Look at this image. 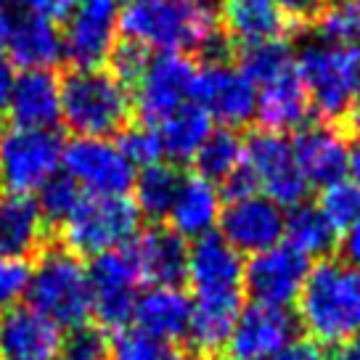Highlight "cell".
Returning a JSON list of instances; mask_svg holds the SVG:
<instances>
[{"mask_svg": "<svg viewBox=\"0 0 360 360\" xmlns=\"http://www.w3.org/2000/svg\"><path fill=\"white\" fill-rule=\"evenodd\" d=\"M186 281L193 294V313L186 339L204 358L225 349L244 300V259L217 233L188 247Z\"/></svg>", "mask_w": 360, "mask_h": 360, "instance_id": "obj_1", "label": "cell"}, {"mask_svg": "<svg viewBox=\"0 0 360 360\" xmlns=\"http://www.w3.org/2000/svg\"><path fill=\"white\" fill-rule=\"evenodd\" d=\"M120 32L143 51H204L212 56L210 61L223 58L214 13L202 0H127L120 13Z\"/></svg>", "mask_w": 360, "mask_h": 360, "instance_id": "obj_2", "label": "cell"}, {"mask_svg": "<svg viewBox=\"0 0 360 360\" xmlns=\"http://www.w3.org/2000/svg\"><path fill=\"white\" fill-rule=\"evenodd\" d=\"M297 321L313 345L337 347L360 337V270L347 259H321L297 300Z\"/></svg>", "mask_w": 360, "mask_h": 360, "instance_id": "obj_3", "label": "cell"}, {"mask_svg": "<svg viewBox=\"0 0 360 360\" xmlns=\"http://www.w3.org/2000/svg\"><path fill=\"white\" fill-rule=\"evenodd\" d=\"M297 72L310 98V109L326 122H347L360 109V48L328 40L302 45Z\"/></svg>", "mask_w": 360, "mask_h": 360, "instance_id": "obj_4", "label": "cell"}, {"mask_svg": "<svg viewBox=\"0 0 360 360\" xmlns=\"http://www.w3.org/2000/svg\"><path fill=\"white\" fill-rule=\"evenodd\" d=\"M133 96L112 72L72 69L61 79V122L77 138H109L130 124Z\"/></svg>", "mask_w": 360, "mask_h": 360, "instance_id": "obj_5", "label": "cell"}, {"mask_svg": "<svg viewBox=\"0 0 360 360\" xmlns=\"http://www.w3.org/2000/svg\"><path fill=\"white\" fill-rule=\"evenodd\" d=\"M27 302L58 328H77L90 318V281L85 262L67 247H48L30 268Z\"/></svg>", "mask_w": 360, "mask_h": 360, "instance_id": "obj_6", "label": "cell"}, {"mask_svg": "<svg viewBox=\"0 0 360 360\" xmlns=\"http://www.w3.org/2000/svg\"><path fill=\"white\" fill-rule=\"evenodd\" d=\"M141 212L127 196H82L61 225V238L77 257H101L133 244L141 233Z\"/></svg>", "mask_w": 360, "mask_h": 360, "instance_id": "obj_7", "label": "cell"}, {"mask_svg": "<svg viewBox=\"0 0 360 360\" xmlns=\"http://www.w3.org/2000/svg\"><path fill=\"white\" fill-rule=\"evenodd\" d=\"M64 141L56 130L6 127L0 133V188L3 193L30 196L58 175Z\"/></svg>", "mask_w": 360, "mask_h": 360, "instance_id": "obj_8", "label": "cell"}, {"mask_svg": "<svg viewBox=\"0 0 360 360\" xmlns=\"http://www.w3.org/2000/svg\"><path fill=\"white\" fill-rule=\"evenodd\" d=\"M244 167L252 172L257 191L281 210H294L307 199V180L297 167L292 143L283 133L255 130L244 138Z\"/></svg>", "mask_w": 360, "mask_h": 360, "instance_id": "obj_9", "label": "cell"}, {"mask_svg": "<svg viewBox=\"0 0 360 360\" xmlns=\"http://www.w3.org/2000/svg\"><path fill=\"white\" fill-rule=\"evenodd\" d=\"M90 281V313L98 318L103 328L120 331L133 321L138 286H141V270L135 262L130 244L122 249L106 252L101 257H93L88 268Z\"/></svg>", "mask_w": 360, "mask_h": 360, "instance_id": "obj_10", "label": "cell"}, {"mask_svg": "<svg viewBox=\"0 0 360 360\" xmlns=\"http://www.w3.org/2000/svg\"><path fill=\"white\" fill-rule=\"evenodd\" d=\"M191 101L204 109L212 122L228 130H238L257 117V88L225 58L207 61L196 69Z\"/></svg>", "mask_w": 360, "mask_h": 360, "instance_id": "obj_11", "label": "cell"}, {"mask_svg": "<svg viewBox=\"0 0 360 360\" xmlns=\"http://www.w3.org/2000/svg\"><path fill=\"white\" fill-rule=\"evenodd\" d=\"M64 175L88 196H127L135 183V167L109 138H75L64 143Z\"/></svg>", "mask_w": 360, "mask_h": 360, "instance_id": "obj_12", "label": "cell"}, {"mask_svg": "<svg viewBox=\"0 0 360 360\" xmlns=\"http://www.w3.org/2000/svg\"><path fill=\"white\" fill-rule=\"evenodd\" d=\"M117 0H79L61 32V53L75 69H101L117 48Z\"/></svg>", "mask_w": 360, "mask_h": 360, "instance_id": "obj_13", "label": "cell"}, {"mask_svg": "<svg viewBox=\"0 0 360 360\" xmlns=\"http://www.w3.org/2000/svg\"><path fill=\"white\" fill-rule=\"evenodd\" d=\"M196 64L186 53H159L148 58L143 75L135 82L133 106L146 124L165 122L169 114L191 103Z\"/></svg>", "mask_w": 360, "mask_h": 360, "instance_id": "obj_14", "label": "cell"}, {"mask_svg": "<svg viewBox=\"0 0 360 360\" xmlns=\"http://www.w3.org/2000/svg\"><path fill=\"white\" fill-rule=\"evenodd\" d=\"M307 273L310 259L281 241L278 247L252 255L249 262H244V294H249L255 304L286 310L300 300Z\"/></svg>", "mask_w": 360, "mask_h": 360, "instance_id": "obj_15", "label": "cell"}, {"mask_svg": "<svg viewBox=\"0 0 360 360\" xmlns=\"http://www.w3.org/2000/svg\"><path fill=\"white\" fill-rule=\"evenodd\" d=\"M220 238L238 255H259L278 247L286 233V212L262 193L228 202L220 212Z\"/></svg>", "mask_w": 360, "mask_h": 360, "instance_id": "obj_16", "label": "cell"}, {"mask_svg": "<svg viewBox=\"0 0 360 360\" xmlns=\"http://www.w3.org/2000/svg\"><path fill=\"white\" fill-rule=\"evenodd\" d=\"M297 337V321L289 310L249 304L238 313L225 345L228 360H268Z\"/></svg>", "mask_w": 360, "mask_h": 360, "instance_id": "obj_17", "label": "cell"}, {"mask_svg": "<svg viewBox=\"0 0 360 360\" xmlns=\"http://www.w3.org/2000/svg\"><path fill=\"white\" fill-rule=\"evenodd\" d=\"M292 143V154L297 167L307 180V186L326 188L331 183H339L347 175L349 143L337 124L331 122H307L302 124Z\"/></svg>", "mask_w": 360, "mask_h": 360, "instance_id": "obj_18", "label": "cell"}, {"mask_svg": "<svg viewBox=\"0 0 360 360\" xmlns=\"http://www.w3.org/2000/svg\"><path fill=\"white\" fill-rule=\"evenodd\" d=\"M61 328L30 304L0 315V360H61Z\"/></svg>", "mask_w": 360, "mask_h": 360, "instance_id": "obj_19", "label": "cell"}, {"mask_svg": "<svg viewBox=\"0 0 360 360\" xmlns=\"http://www.w3.org/2000/svg\"><path fill=\"white\" fill-rule=\"evenodd\" d=\"M8 117L13 127L56 130L61 122V79L51 69H32L13 77Z\"/></svg>", "mask_w": 360, "mask_h": 360, "instance_id": "obj_20", "label": "cell"}, {"mask_svg": "<svg viewBox=\"0 0 360 360\" xmlns=\"http://www.w3.org/2000/svg\"><path fill=\"white\" fill-rule=\"evenodd\" d=\"M130 249L141 270V278L151 281V286H178L180 281H186L188 244L172 228L154 225L138 233Z\"/></svg>", "mask_w": 360, "mask_h": 360, "instance_id": "obj_21", "label": "cell"}, {"mask_svg": "<svg viewBox=\"0 0 360 360\" xmlns=\"http://www.w3.org/2000/svg\"><path fill=\"white\" fill-rule=\"evenodd\" d=\"M191 313V297L180 292L178 286H151L143 294H138L133 321L135 328H141L143 334L172 345L188 334Z\"/></svg>", "mask_w": 360, "mask_h": 360, "instance_id": "obj_22", "label": "cell"}, {"mask_svg": "<svg viewBox=\"0 0 360 360\" xmlns=\"http://www.w3.org/2000/svg\"><path fill=\"white\" fill-rule=\"evenodd\" d=\"M45 231L48 223L32 196L0 193V257L27 259L43 252Z\"/></svg>", "mask_w": 360, "mask_h": 360, "instance_id": "obj_23", "label": "cell"}, {"mask_svg": "<svg viewBox=\"0 0 360 360\" xmlns=\"http://www.w3.org/2000/svg\"><path fill=\"white\" fill-rule=\"evenodd\" d=\"M220 212H223V196L212 180L202 175H186L167 220L169 228L183 238H204L220 223Z\"/></svg>", "mask_w": 360, "mask_h": 360, "instance_id": "obj_24", "label": "cell"}, {"mask_svg": "<svg viewBox=\"0 0 360 360\" xmlns=\"http://www.w3.org/2000/svg\"><path fill=\"white\" fill-rule=\"evenodd\" d=\"M307 114H310V98L297 67L257 88V120L262 130L297 133L302 124H307Z\"/></svg>", "mask_w": 360, "mask_h": 360, "instance_id": "obj_25", "label": "cell"}, {"mask_svg": "<svg viewBox=\"0 0 360 360\" xmlns=\"http://www.w3.org/2000/svg\"><path fill=\"white\" fill-rule=\"evenodd\" d=\"M6 51L13 64L22 67V72L51 69L64 58L61 32L56 30V24L43 16H32V13H24L19 19L8 22Z\"/></svg>", "mask_w": 360, "mask_h": 360, "instance_id": "obj_26", "label": "cell"}, {"mask_svg": "<svg viewBox=\"0 0 360 360\" xmlns=\"http://www.w3.org/2000/svg\"><path fill=\"white\" fill-rule=\"evenodd\" d=\"M223 27L231 40L249 48L281 40L289 19L276 0H223Z\"/></svg>", "mask_w": 360, "mask_h": 360, "instance_id": "obj_27", "label": "cell"}, {"mask_svg": "<svg viewBox=\"0 0 360 360\" xmlns=\"http://www.w3.org/2000/svg\"><path fill=\"white\" fill-rule=\"evenodd\" d=\"M159 138H162V151L169 157V165H186L193 162L204 141L212 133V120L196 103H186L183 109L169 114L165 122L157 124Z\"/></svg>", "mask_w": 360, "mask_h": 360, "instance_id": "obj_28", "label": "cell"}, {"mask_svg": "<svg viewBox=\"0 0 360 360\" xmlns=\"http://www.w3.org/2000/svg\"><path fill=\"white\" fill-rule=\"evenodd\" d=\"M183 175L175 165H151L143 167L135 175L133 191H135V207L141 217L148 220H165L175 204V196L180 191Z\"/></svg>", "mask_w": 360, "mask_h": 360, "instance_id": "obj_29", "label": "cell"}, {"mask_svg": "<svg viewBox=\"0 0 360 360\" xmlns=\"http://www.w3.org/2000/svg\"><path fill=\"white\" fill-rule=\"evenodd\" d=\"M337 231L328 225V220L321 214L318 207L300 204L286 214V244L302 252L304 257H326L337 247Z\"/></svg>", "mask_w": 360, "mask_h": 360, "instance_id": "obj_30", "label": "cell"}, {"mask_svg": "<svg viewBox=\"0 0 360 360\" xmlns=\"http://www.w3.org/2000/svg\"><path fill=\"white\" fill-rule=\"evenodd\" d=\"M193 162H196V169H199L196 175L212 180L214 186H217V180L225 183L244 165V138L236 130L214 127Z\"/></svg>", "mask_w": 360, "mask_h": 360, "instance_id": "obj_31", "label": "cell"}, {"mask_svg": "<svg viewBox=\"0 0 360 360\" xmlns=\"http://www.w3.org/2000/svg\"><path fill=\"white\" fill-rule=\"evenodd\" d=\"M294 67H297V58H294L292 48L283 40L249 45V48L241 51V58H238V69L244 72V77L255 88L265 85L270 79L281 77V75H286Z\"/></svg>", "mask_w": 360, "mask_h": 360, "instance_id": "obj_32", "label": "cell"}, {"mask_svg": "<svg viewBox=\"0 0 360 360\" xmlns=\"http://www.w3.org/2000/svg\"><path fill=\"white\" fill-rule=\"evenodd\" d=\"M315 22L321 40L355 45L360 40V0H328Z\"/></svg>", "mask_w": 360, "mask_h": 360, "instance_id": "obj_33", "label": "cell"}, {"mask_svg": "<svg viewBox=\"0 0 360 360\" xmlns=\"http://www.w3.org/2000/svg\"><path fill=\"white\" fill-rule=\"evenodd\" d=\"M112 360H188L180 349L143 334L141 328H120L112 339Z\"/></svg>", "mask_w": 360, "mask_h": 360, "instance_id": "obj_34", "label": "cell"}, {"mask_svg": "<svg viewBox=\"0 0 360 360\" xmlns=\"http://www.w3.org/2000/svg\"><path fill=\"white\" fill-rule=\"evenodd\" d=\"M318 210L328 220V225L345 233L352 220L360 214V191L349 183V180H339L331 183L326 188H321V199H318Z\"/></svg>", "mask_w": 360, "mask_h": 360, "instance_id": "obj_35", "label": "cell"}, {"mask_svg": "<svg viewBox=\"0 0 360 360\" xmlns=\"http://www.w3.org/2000/svg\"><path fill=\"white\" fill-rule=\"evenodd\" d=\"M37 193H40V196H37L34 202L40 207L45 223L58 225V228L67 223V217L75 212V207H77L79 199H82L77 183L69 178V175H53Z\"/></svg>", "mask_w": 360, "mask_h": 360, "instance_id": "obj_36", "label": "cell"}, {"mask_svg": "<svg viewBox=\"0 0 360 360\" xmlns=\"http://www.w3.org/2000/svg\"><path fill=\"white\" fill-rule=\"evenodd\" d=\"M117 148L122 151L124 159L133 167H141V169L157 165L159 159L165 157L159 130L154 124H146V122L127 124L122 133L117 135Z\"/></svg>", "mask_w": 360, "mask_h": 360, "instance_id": "obj_37", "label": "cell"}, {"mask_svg": "<svg viewBox=\"0 0 360 360\" xmlns=\"http://www.w3.org/2000/svg\"><path fill=\"white\" fill-rule=\"evenodd\" d=\"M61 360H112V339L101 326L69 328L61 342Z\"/></svg>", "mask_w": 360, "mask_h": 360, "instance_id": "obj_38", "label": "cell"}, {"mask_svg": "<svg viewBox=\"0 0 360 360\" xmlns=\"http://www.w3.org/2000/svg\"><path fill=\"white\" fill-rule=\"evenodd\" d=\"M27 281H30L27 259L0 257V315L16 307V302L27 292Z\"/></svg>", "mask_w": 360, "mask_h": 360, "instance_id": "obj_39", "label": "cell"}, {"mask_svg": "<svg viewBox=\"0 0 360 360\" xmlns=\"http://www.w3.org/2000/svg\"><path fill=\"white\" fill-rule=\"evenodd\" d=\"M109 64H112L114 77L120 79L124 88H130V85L138 82V77H141V75H143V69H146L148 51H143V48H138V45L124 40V43H120L112 51Z\"/></svg>", "mask_w": 360, "mask_h": 360, "instance_id": "obj_40", "label": "cell"}, {"mask_svg": "<svg viewBox=\"0 0 360 360\" xmlns=\"http://www.w3.org/2000/svg\"><path fill=\"white\" fill-rule=\"evenodd\" d=\"M16 3L24 8V13H32V16H43L48 22H56V19H67L79 0H16Z\"/></svg>", "mask_w": 360, "mask_h": 360, "instance_id": "obj_41", "label": "cell"}, {"mask_svg": "<svg viewBox=\"0 0 360 360\" xmlns=\"http://www.w3.org/2000/svg\"><path fill=\"white\" fill-rule=\"evenodd\" d=\"M289 22H310L326 8V0H276Z\"/></svg>", "mask_w": 360, "mask_h": 360, "instance_id": "obj_42", "label": "cell"}, {"mask_svg": "<svg viewBox=\"0 0 360 360\" xmlns=\"http://www.w3.org/2000/svg\"><path fill=\"white\" fill-rule=\"evenodd\" d=\"M268 360H326V355L318 349V345L313 342H297L294 339L289 347H283L281 352H276Z\"/></svg>", "mask_w": 360, "mask_h": 360, "instance_id": "obj_43", "label": "cell"}, {"mask_svg": "<svg viewBox=\"0 0 360 360\" xmlns=\"http://www.w3.org/2000/svg\"><path fill=\"white\" fill-rule=\"evenodd\" d=\"M342 252H345V259L349 265H360V214L352 220L347 231L342 233Z\"/></svg>", "mask_w": 360, "mask_h": 360, "instance_id": "obj_44", "label": "cell"}, {"mask_svg": "<svg viewBox=\"0 0 360 360\" xmlns=\"http://www.w3.org/2000/svg\"><path fill=\"white\" fill-rule=\"evenodd\" d=\"M11 88H13V72H11L8 64H3V61H0V117L8 112Z\"/></svg>", "mask_w": 360, "mask_h": 360, "instance_id": "obj_45", "label": "cell"}, {"mask_svg": "<svg viewBox=\"0 0 360 360\" xmlns=\"http://www.w3.org/2000/svg\"><path fill=\"white\" fill-rule=\"evenodd\" d=\"M347 172H349V183L360 191V133H355L352 143H349V159H347Z\"/></svg>", "mask_w": 360, "mask_h": 360, "instance_id": "obj_46", "label": "cell"}, {"mask_svg": "<svg viewBox=\"0 0 360 360\" xmlns=\"http://www.w3.org/2000/svg\"><path fill=\"white\" fill-rule=\"evenodd\" d=\"M326 360H360V337L347 339L337 347H331V355Z\"/></svg>", "mask_w": 360, "mask_h": 360, "instance_id": "obj_47", "label": "cell"}, {"mask_svg": "<svg viewBox=\"0 0 360 360\" xmlns=\"http://www.w3.org/2000/svg\"><path fill=\"white\" fill-rule=\"evenodd\" d=\"M6 34H8V19L0 16V56L6 53Z\"/></svg>", "mask_w": 360, "mask_h": 360, "instance_id": "obj_48", "label": "cell"}, {"mask_svg": "<svg viewBox=\"0 0 360 360\" xmlns=\"http://www.w3.org/2000/svg\"><path fill=\"white\" fill-rule=\"evenodd\" d=\"M202 3H207V6H210V3H217V0H202Z\"/></svg>", "mask_w": 360, "mask_h": 360, "instance_id": "obj_49", "label": "cell"}, {"mask_svg": "<svg viewBox=\"0 0 360 360\" xmlns=\"http://www.w3.org/2000/svg\"><path fill=\"white\" fill-rule=\"evenodd\" d=\"M0 6H3V0H0Z\"/></svg>", "mask_w": 360, "mask_h": 360, "instance_id": "obj_50", "label": "cell"}, {"mask_svg": "<svg viewBox=\"0 0 360 360\" xmlns=\"http://www.w3.org/2000/svg\"><path fill=\"white\" fill-rule=\"evenodd\" d=\"M117 3H120V0H117Z\"/></svg>", "mask_w": 360, "mask_h": 360, "instance_id": "obj_51", "label": "cell"}]
</instances>
